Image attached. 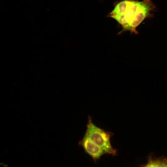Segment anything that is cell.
<instances>
[{
  "mask_svg": "<svg viewBox=\"0 0 167 167\" xmlns=\"http://www.w3.org/2000/svg\"><path fill=\"white\" fill-rule=\"evenodd\" d=\"M112 134L96 126L88 117L85 135L96 145L101 148L105 154L116 156L117 151L111 145L110 139Z\"/></svg>",
  "mask_w": 167,
  "mask_h": 167,
  "instance_id": "7a4b0ae2",
  "label": "cell"
},
{
  "mask_svg": "<svg viewBox=\"0 0 167 167\" xmlns=\"http://www.w3.org/2000/svg\"><path fill=\"white\" fill-rule=\"evenodd\" d=\"M161 159L149 160L144 167H160Z\"/></svg>",
  "mask_w": 167,
  "mask_h": 167,
  "instance_id": "277c9868",
  "label": "cell"
},
{
  "mask_svg": "<svg viewBox=\"0 0 167 167\" xmlns=\"http://www.w3.org/2000/svg\"><path fill=\"white\" fill-rule=\"evenodd\" d=\"M79 144L82 147L86 153L92 157L94 161H96L105 154L101 148L95 144L85 135L79 142Z\"/></svg>",
  "mask_w": 167,
  "mask_h": 167,
  "instance_id": "3957f363",
  "label": "cell"
},
{
  "mask_svg": "<svg viewBox=\"0 0 167 167\" xmlns=\"http://www.w3.org/2000/svg\"><path fill=\"white\" fill-rule=\"evenodd\" d=\"M155 8L151 0L138 1L125 0L119 2L109 16L115 20L122 27L121 32L129 31L137 33L136 28Z\"/></svg>",
  "mask_w": 167,
  "mask_h": 167,
  "instance_id": "6da1fadb",
  "label": "cell"
},
{
  "mask_svg": "<svg viewBox=\"0 0 167 167\" xmlns=\"http://www.w3.org/2000/svg\"><path fill=\"white\" fill-rule=\"evenodd\" d=\"M160 167H167V159H161Z\"/></svg>",
  "mask_w": 167,
  "mask_h": 167,
  "instance_id": "5b68a950",
  "label": "cell"
}]
</instances>
